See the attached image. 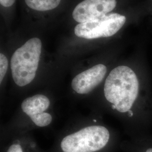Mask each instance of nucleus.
<instances>
[{
  "mask_svg": "<svg viewBox=\"0 0 152 152\" xmlns=\"http://www.w3.org/2000/svg\"><path fill=\"white\" fill-rule=\"evenodd\" d=\"M15 2V0H0L1 5L5 7H9L12 5Z\"/></svg>",
  "mask_w": 152,
  "mask_h": 152,
  "instance_id": "obj_11",
  "label": "nucleus"
},
{
  "mask_svg": "<svg viewBox=\"0 0 152 152\" xmlns=\"http://www.w3.org/2000/svg\"><path fill=\"white\" fill-rule=\"evenodd\" d=\"M112 134L102 124L90 125L65 136L61 141L63 152H99L108 146Z\"/></svg>",
  "mask_w": 152,
  "mask_h": 152,
  "instance_id": "obj_3",
  "label": "nucleus"
},
{
  "mask_svg": "<svg viewBox=\"0 0 152 152\" xmlns=\"http://www.w3.org/2000/svg\"><path fill=\"white\" fill-rule=\"evenodd\" d=\"M61 0H25L31 9L38 11L51 10L59 5Z\"/></svg>",
  "mask_w": 152,
  "mask_h": 152,
  "instance_id": "obj_7",
  "label": "nucleus"
},
{
  "mask_svg": "<svg viewBox=\"0 0 152 152\" xmlns=\"http://www.w3.org/2000/svg\"><path fill=\"white\" fill-rule=\"evenodd\" d=\"M50 103L48 96L37 94L25 99L22 102L21 108L34 125L44 127L49 126L53 121L52 115L46 112L49 109Z\"/></svg>",
  "mask_w": 152,
  "mask_h": 152,
  "instance_id": "obj_6",
  "label": "nucleus"
},
{
  "mask_svg": "<svg viewBox=\"0 0 152 152\" xmlns=\"http://www.w3.org/2000/svg\"><path fill=\"white\" fill-rule=\"evenodd\" d=\"M106 62H100L76 75L71 82L73 90L78 94L86 95L103 85L109 70Z\"/></svg>",
  "mask_w": 152,
  "mask_h": 152,
  "instance_id": "obj_5",
  "label": "nucleus"
},
{
  "mask_svg": "<svg viewBox=\"0 0 152 152\" xmlns=\"http://www.w3.org/2000/svg\"><path fill=\"white\" fill-rule=\"evenodd\" d=\"M134 137L135 143L132 147L134 152H152V140L148 138L147 134Z\"/></svg>",
  "mask_w": 152,
  "mask_h": 152,
  "instance_id": "obj_8",
  "label": "nucleus"
},
{
  "mask_svg": "<svg viewBox=\"0 0 152 152\" xmlns=\"http://www.w3.org/2000/svg\"><path fill=\"white\" fill-rule=\"evenodd\" d=\"M102 96L134 137L147 134L152 126V86L144 44H137L129 59L110 70Z\"/></svg>",
  "mask_w": 152,
  "mask_h": 152,
  "instance_id": "obj_1",
  "label": "nucleus"
},
{
  "mask_svg": "<svg viewBox=\"0 0 152 152\" xmlns=\"http://www.w3.org/2000/svg\"><path fill=\"white\" fill-rule=\"evenodd\" d=\"M8 60L5 55L2 53L0 54V82L2 83L8 68Z\"/></svg>",
  "mask_w": 152,
  "mask_h": 152,
  "instance_id": "obj_9",
  "label": "nucleus"
},
{
  "mask_svg": "<svg viewBox=\"0 0 152 152\" xmlns=\"http://www.w3.org/2000/svg\"><path fill=\"white\" fill-rule=\"evenodd\" d=\"M7 152H24V151L20 144L14 143L8 148Z\"/></svg>",
  "mask_w": 152,
  "mask_h": 152,
  "instance_id": "obj_10",
  "label": "nucleus"
},
{
  "mask_svg": "<svg viewBox=\"0 0 152 152\" xmlns=\"http://www.w3.org/2000/svg\"><path fill=\"white\" fill-rule=\"evenodd\" d=\"M42 47V41L39 38H31L16 49L12 55L11 74L13 81L18 86H26L35 78Z\"/></svg>",
  "mask_w": 152,
  "mask_h": 152,
  "instance_id": "obj_2",
  "label": "nucleus"
},
{
  "mask_svg": "<svg viewBox=\"0 0 152 152\" xmlns=\"http://www.w3.org/2000/svg\"><path fill=\"white\" fill-rule=\"evenodd\" d=\"M148 2V5L149 6V9H150V11H151V14L150 15L152 16V0H147Z\"/></svg>",
  "mask_w": 152,
  "mask_h": 152,
  "instance_id": "obj_12",
  "label": "nucleus"
},
{
  "mask_svg": "<svg viewBox=\"0 0 152 152\" xmlns=\"http://www.w3.org/2000/svg\"><path fill=\"white\" fill-rule=\"evenodd\" d=\"M122 1L137 4L144 0H83L75 7L72 16L79 23L88 22L117 11Z\"/></svg>",
  "mask_w": 152,
  "mask_h": 152,
  "instance_id": "obj_4",
  "label": "nucleus"
}]
</instances>
